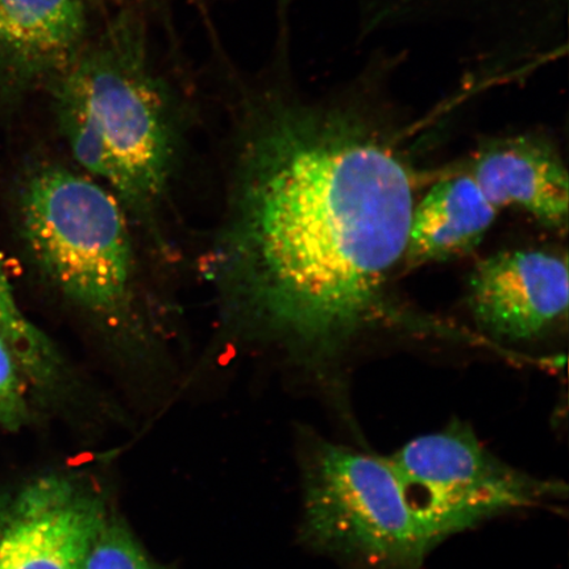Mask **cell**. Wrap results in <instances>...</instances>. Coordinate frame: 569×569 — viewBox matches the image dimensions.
<instances>
[{
  "instance_id": "8992f818",
  "label": "cell",
  "mask_w": 569,
  "mask_h": 569,
  "mask_svg": "<svg viewBox=\"0 0 569 569\" xmlns=\"http://www.w3.org/2000/svg\"><path fill=\"white\" fill-rule=\"evenodd\" d=\"M104 501L61 475L0 496V569H82Z\"/></svg>"
},
{
  "instance_id": "6da1fadb",
  "label": "cell",
  "mask_w": 569,
  "mask_h": 569,
  "mask_svg": "<svg viewBox=\"0 0 569 569\" xmlns=\"http://www.w3.org/2000/svg\"><path fill=\"white\" fill-rule=\"evenodd\" d=\"M390 127L359 97L261 110L204 261L233 343L317 375L386 317L417 204Z\"/></svg>"
},
{
  "instance_id": "5b68a950",
  "label": "cell",
  "mask_w": 569,
  "mask_h": 569,
  "mask_svg": "<svg viewBox=\"0 0 569 569\" xmlns=\"http://www.w3.org/2000/svg\"><path fill=\"white\" fill-rule=\"evenodd\" d=\"M388 459L433 546L488 519L567 496L565 483L498 459L460 421L412 439Z\"/></svg>"
},
{
  "instance_id": "277c9868",
  "label": "cell",
  "mask_w": 569,
  "mask_h": 569,
  "mask_svg": "<svg viewBox=\"0 0 569 569\" xmlns=\"http://www.w3.org/2000/svg\"><path fill=\"white\" fill-rule=\"evenodd\" d=\"M301 455L310 549L348 569H422L436 546L388 458L318 437Z\"/></svg>"
},
{
  "instance_id": "7c38bea8",
  "label": "cell",
  "mask_w": 569,
  "mask_h": 569,
  "mask_svg": "<svg viewBox=\"0 0 569 569\" xmlns=\"http://www.w3.org/2000/svg\"><path fill=\"white\" fill-rule=\"evenodd\" d=\"M82 569H154L132 532L117 518L106 521L92 540Z\"/></svg>"
},
{
  "instance_id": "52a82bcc",
  "label": "cell",
  "mask_w": 569,
  "mask_h": 569,
  "mask_svg": "<svg viewBox=\"0 0 569 569\" xmlns=\"http://www.w3.org/2000/svg\"><path fill=\"white\" fill-rule=\"evenodd\" d=\"M568 260L547 248L510 249L483 259L468 281L467 302L479 329L526 343L567 325Z\"/></svg>"
},
{
  "instance_id": "7a4b0ae2",
  "label": "cell",
  "mask_w": 569,
  "mask_h": 569,
  "mask_svg": "<svg viewBox=\"0 0 569 569\" xmlns=\"http://www.w3.org/2000/svg\"><path fill=\"white\" fill-rule=\"evenodd\" d=\"M18 216L41 279L104 350L127 367L159 359L162 327L117 197L87 173L46 163L21 183Z\"/></svg>"
},
{
  "instance_id": "4fadbf2b",
  "label": "cell",
  "mask_w": 569,
  "mask_h": 569,
  "mask_svg": "<svg viewBox=\"0 0 569 569\" xmlns=\"http://www.w3.org/2000/svg\"><path fill=\"white\" fill-rule=\"evenodd\" d=\"M31 386L17 355L0 336V427L17 431L31 418Z\"/></svg>"
},
{
  "instance_id": "3957f363",
  "label": "cell",
  "mask_w": 569,
  "mask_h": 569,
  "mask_svg": "<svg viewBox=\"0 0 569 569\" xmlns=\"http://www.w3.org/2000/svg\"><path fill=\"white\" fill-rule=\"evenodd\" d=\"M57 119L84 173L168 254L163 232L176 140L166 94L132 27L116 24L54 80Z\"/></svg>"
},
{
  "instance_id": "9c48e42d",
  "label": "cell",
  "mask_w": 569,
  "mask_h": 569,
  "mask_svg": "<svg viewBox=\"0 0 569 569\" xmlns=\"http://www.w3.org/2000/svg\"><path fill=\"white\" fill-rule=\"evenodd\" d=\"M81 0H0V97L52 80L83 48Z\"/></svg>"
},
{
  "instance_id": "30bf717a",
  "label": "cell",
  "mask_w": 569,
  "mask_h": 569,
  "mask_svg": "<svg viewBox=\"0 0 569 569\" xmlns=\"http://www.w3.org/2000/svg\"><path fill=\"white\" fill-rule=\"evenodd\" d=\"M497 213L478 183L462 170L442 178L412 211L402 264L410 270L473 252Z\"/></svg>"
},
{
  "instance_id": "ba28073f",
  "label": "cell",
  "mask_w": 569,
  "mask_h": 569,
  "mask_svg": "<svg viewBox=\"0 0 569 569\" xmlns=\"http://www.w3.org/2000/svg\"><path fill=\"white\" fill-rule=\"evenodd\" d=\"M497 211L521 209L547 229L566 231L569 177L559 148L538 131L482 140L465 170Z\"/></svg>"
},
{
  "instance_id": "8fae6325",
  "label": "cell",
  "mask_w": 569,
  "mask_h": 569,
  "mask_svg": "<svg viewBox=\"0 0 569 569\" xmlns=\"http://www.w3.org/2000/svg\"><path fill=\"white\" fill-rule=\"evenodd\" d=\"M0 336L12 348L31 389L42 395H67L80 383L76 368L53 340L19 308L0 260Z\"/></svg>"
}]
</instances>
